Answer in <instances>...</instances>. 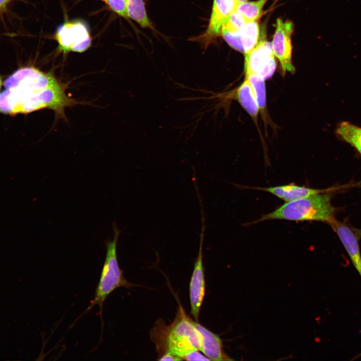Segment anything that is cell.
<instances>
[{
  "instance_id": "8fae6325",
  "label": "cell",
  "mask_w": 361,
  "mask_h": 361,
  "mask_svg": "<svg viewBox=\"0 0 361 361\" xmlns=\"http://www.w3.org/2000/svg\"><path fill=\"white\" fill-rule=\"evenodd\" d=\"M268 192L286 202H290L307 198L316 194L325 192L334 188L313 189L299 186L293 183L268 188H250Z\"/></svg>"
},
{
  "instance_id": "7c38bea8",
  "label": "cell",
  "mask_w": 361,
  "mask_h": 361,
  "mask_svg": "<svg viewBox=\"0 0 361 361\" xmlns=\"http://www.w3.org/2000/svg\"><path fill=\"white\" fill-rule=\"evenodd\" d=\"M194 324L201 336V347L200 350L210 360L232 359L224 353L222 341L218 335L197 322H194Z\"/></svg>"
},
{
  "instance_id": "30bf717a",
  "label": "cell",
  "mask_w": 361,
  "mask_h": 361,
  "mask_svg": "<svg viewBox=\"0 0 361 361\" xmlns=\"http://www.w3.org/2000/svg\"><path fill=\"white\" fill-rule=\"evenodd\" d=\"M236 6L235 0H214L208 27L202 36L205 40L209 42L220 35L223 24Z\"/></svg>"
},
{
  "instance_id": "ba28073f",
  "label": "cell",
  "mask_w": 361,
  "mask_h": 361,
  "mask_svg": "<svg viewBox=\"0 0 361 361\" xmlns=\"http://www.w3.org/2000/svg\"><path fill=\"white\" fill-rule=\"evenodd\" d=\"M202 229L199 251L194 264V270L190 283V298L191 313L198 321L205 294V279L203 263L202 246L205 231L204 216L202 214Z\"/></svg>"
},
{
  "instance_id": "9c48e42d",
  "label": "cell",
  "mask_w": 361,
  "mask_h": 361,
  "mask_svg": "<svg viewBox=\"0 0 361 361\" xmlns=\"http://www.w3.org/2000/svg\"><path fill=\"white\" fill-rule=\"evenodd\" d=\"M328 224L338 236L361 278V253L358 242L360 237L355 229L351 228L345 221L340 222L335 219Z\"/></svg>"
},
{
  "instance_id": "4316f807",
  "label": "cell",
  "mask_w": 361,
  "mask_h": 361,
  "mask_svg": "<svg viewBox=\"0 0 361 361\" xmlns=\"http://www.w3.org/2000/svg\"><path fill=\"white\" fill-rule=\"evenodd\" d=\"M3 84V78H2V77L0 75V94H1V87H2Z\"/></svg>"
},
{
  "instance_id": "8992f818",
  "label": "cell",
  "mask_w": 361,
  "mask_h": 361,
  "mask_svg": "<svg viewBox=\"0 0 361 361\" xmlns=\"http://www.w3.org/2000/svg\"><path fill=\"white\" fill-rule=\"evenodd\" d=\"M294 30V24L291 21H283L280 18L277 19L271 45L284 74L287 72L294 73L295 70L292 60L291 39Z\"/></svg>"
},
{
  "instance_id": "f1b7e54d",
  "label": "cell",
  "mask_w": 361,
  "mask_h": 361,
  "mask_svg": "<svg viewBox=\"0 0 361 361\" xmlns=\"http://www.w3.org/2000/svg\"><path fill=\"white\" fill-rule=\"evenodd\" d=\"M101 1H104V2H106V0H101Z\"/></svg>"
},
{
  "instance_id": "83f0119b",
  "label": "cell",
  "mask_w": 361,
  "mask_h": 361,
  "mask_svg": "<svg viewBox=\"0 0 361 361\" xmlns=\"http://www.w3.org/2000/svg\"><path fill=\"white\" fill-rule=\"evenodd\" d=\"M360 357H361V352L359 354H358L357 355H356L354 358H353L352 359V360H354Z\"/></svg>"
},
{
  "instance_id": "ac0fdd59",
  "label": "cell",
  "mask_w": 361,
  "mask_h": 361,
  "mask_svg": "<svg viewBox=\"0 0 361 361\" xmlns=\"http://www.w3.org/2000/svg\"><path fill=\"white\" fill-rule=\"evenodd\" d=\"M245 79L250 83L255 96L259 109L264 112L266 107V89L264 80L258 75L248 73Z\"/></svg>"
},
{
  "instance_id": "5bb4252c",
  "label": "cell",
  "mask_w": 361,
  "mask_h": 361,
  "mask_svg": "<svg viewBox=\"0 0 361 361\" xmlns=\"http://www.w3.org/2000/svg\"><path fill=\"white\" fill-rule=\"evenodd\" d=\"M260 38V26L258 21H247L241 31L245 56H247L256 46Z\"/></svg>"
},
{
  "instance_id": "d4e9b609",
  "label": "cell",
  "mask_w": 361,
  "mask_h": 361,
  "mask_svg": "<svg viewBox=\"0 0 361 361\" xmlns=\"http://www.w3.org/2000/svg\"><path fill=\"white\" fill-rule=\"evenodd\" d=\"M247 1H248V0H235V2L237 5L241 3L246 2Z\"/></svg>"
},
{
  "instance_id": "44dd1931",
  "label": "cell",
  "mask_w": 361,
  "mask_h": 361,
  "mask_svg": "<svg viewBox=\"0 0 361 361\" xmlns=\"http://www.w3.org/2000/svg\"><path fill=\"white\" fill-rule=\"evenodd\" d=\"M110 9L119 16L128 17L126 0H106Z\"/></svg>"
},
{
  "instance_id": "6da1fadb",
  "label": "cell",
  "mask_w": 361,
  "mask_h": 361,
  "mask_svg": "<svg viewBox=\"0 0 361 361\" xmlns=\"http://www.w3.org/2000/svg\"><path fill=\"white\" fill-rule=\"evenodd\" d=\"M6 90L0 94V113L15 115L42 109L53 110L64 118L65 109L79 102L68 96L65 85L52 73L33 66L15 71L3 82Z\"/></svg>"
},
{
  "instance_id": "3957f363",
  "label": "cell",
  "mask_w": 361,
  "mask_h": 361,
  "mask_svg": "<svg viewBox=\"0 0 361 361\" xmlns=\"http://www.w3.org/2000/svg\"><path fill=\"white\" fill-rule=\"evenodd\" d=\"M331 190L312 195L290 202H286L274 211L263 215L257 220L247 225L271 220H285L296 222L320 221L328 224L335 219L337 209L331 203Z\"/></svg>"
},
{
  "instance_id": "603a6c76",
  "label": "cell",
  "mask_w": 361,
  "mask_h": 361,
  "mask_svg": "<svg viewBox=\"0 0 361 361\" xmlns=\"http://www.w3.org/2000/svg\"><path fill=\"white\" fill-rule=\"evenodd\" d=\"M159 360H184L181 357L174 354L171 352H165L161 355L158 359Z\"/></svg>"
},
{
  "instance_id": "d6986e66",
  "label": "cell",
  "mask_w": 361,
  "mask_h": 361,
  "mask_svg": "<svg viewBox=\"0 0 361 361\" xmlns=\"http://www.w3.org/2000/svg\"><path fill=\"white\" fill-rule=\"evenodd\" d=\"M247 22L241 13L235 10L226 20L222 27L231 31L240 32Z\"/></svg>"
},
{
  "instance_id": "e0dca14e",
  "label": "cell",
  "mask_w": 361,
  "mask_h": 361,
  "mask_svg": "<svg viewBox=\"0 0 361 361\" xmlns=\"http://www.w3.org/2000/svg\"><path fill=\"white\" fill-rule=\"evenodd\" d=\"M268 1H247L237 5L235 10L241 13L247 21H258L262 16L264 7Z\"/></svg>"
},
{
  "instance_id": "ffe728a7",
  "label": "cell",
  "mask_w": 361,
  "mask_h": 361,
  "mask_svg": "<svg viewBox=\"0 0 361 361\" xmlns=\"http://www.w3.org/2000/svg\"><path fill=\"white\" fill-rule=\"evenodd\" d=\"M220 35L230 47L236 51L244 53L241 32H233L222 27Z\"/></svg>"
},
{
  "instance_id": "4fadbf2b",
  "label": "cell",
  "mask_w": 361,
  "mask_h": 361,
  "mask_svg": "<svg viewBox=\"0 0 361 361\" xmlns=\"http://www.w3.org/2000/svg\"><path fill=\"white\" fill-rule=\"evenodd\" d=\"M218 96L238 101L254 120L256 121L260 109L252 87L246 79L237 89L226 95Z\"/></svg>"
},
{
  "instance_id": "277c9868",
  "label": "cell",
  "mask_w": 361,
  "mask_h": 361,
  "mask_svg": "<svg viewBox=\"0 0 361 361\" xmlns=\"http://www.w3.org/2000/svg\"><path fill=\"white\" fill-rule=\"evenodd\" d=\"M113 237L106 243L105 259L102 269L100 279L96 289L93 299L85 313L89 311L95 305H98L99 313L102 322V313L104 303L108 295L119 287L130 288L135 286L125 278L119 266L117 245L120 231L116 225H113Z\"/></svg>"
},
{
  "instance_id": "7402d4cb",
  "label": "cell",
  "mask_w": 361,
  "mask_h": 361,
  "mask_svg": "<svg viewBox=\"0 0 361 361\" xmlns=\"http://www.w3.org/2000/svg\"><path fill=\"white\" fill-rule=\"evenodd\" d=\"M199 351H194L187 354L184 357V359L187 360H210L208 357L203 355Z\"/></svg>"
},
{
  "instance_id": "52a82bcc",
  "label": "cell",
  "mask_w": 361,
  "mask_h": 361,
  "mask_svg": "<svg viewBox=\"0 0 361 361\" xmlns=\"http://www.w3.org/2000/svg\"><path fill=\"white\" fill-rule=\"evenodd\" d=\"M276 62L271 43L260 38L256 46L245 56V74H256L264 80L270 78L275 71Z\"/></svg>"
},
{
  "instance_id": "7a4b0ae2",
  "label": "cell",
  "mask_w": 361,
  "mask_h": 361,
  "mask_svg": "<svg viewBox=\"0 0 361 361\" xmlns=\"http://www.w3.org/2000/svg\"><path fill=\"white\" fill-rule=\"evenodd\" d=\"M194 322L187 315L181 305L175 319L168 326L162 320H158L150 334L161 355L169 352L184 359L187 354L200 350L201 336Z\"/></svg>"
},
{
  "instance_id": "9a60e30c",
  "label": "cell",
  "mask_w": 361,
  "mask_h": 361,
  "mask_svg": "<svg viewBox=\"0 0 361 361\" xmlns=\"http://www.w3.org/2000/svg\"><path fill=\"white\" fill-rule=\"evenodd\" d=\"M337 134L355 148L361 155V127L348 122H342L337 127Z\"/></svg>"
},
{
  "instance_id": "484cf974",
  "label": "cell",
  "mask_w": 361,
  "mask_h": 361,
  "mask_svg": "<svg viewBox=\"0 0 361 361\" xmlns=\"http://www.w3.org/2000/svg\"><path fill=\"white\" fill-rule=\"evenodd\" d=\"M356 232L359 237H361V229H355Z\"/></svg>"
},
{
  "instance_id": "5b68a950",
  "label": "cell",
  "mask_w": 361,
  "mask_h": 361,
  "mask_svg": "<svg viewBox=\"0 0 361 361\" xmlns=\"http://www.w3.org/2000/svg\"><path fill=\"white\" fill-rule=\"evenodd\" d=\"M60 52L82 53L91 46L92 39L87 25L83 21H68L60 25L56 32Z\"/></svg>"
},
{
  "instance_id": "cb8c5ba5",
  "label": "cell",
  "mask_w": 361,
  "mask_h": 361,
  "mask_svg": "<svg viewBox=\"0 0 361 361\" xmlns=\"http://www.w3.org/2000/svg\"><path fill=\"white\" fill-rule=\"evenodd\" d=\"M14 0H0V14L4 13L8 5Z\"/></svg>"
},
{
  "instance_id": "2e32d148",
  "label": "cell",
  "mask_w": 361,
  "mask_h": 361,
  "mask_svg": "<svg viewBox=\"0 0 361 361\" xmlns=\"http://www.w3.org/2000/svg\"><path fill=\"white\" fill-rule=\"evenodd\" d=\"M128 17L142 28H151L143 0H126Z\"/></svg>"
}]
</instances>
